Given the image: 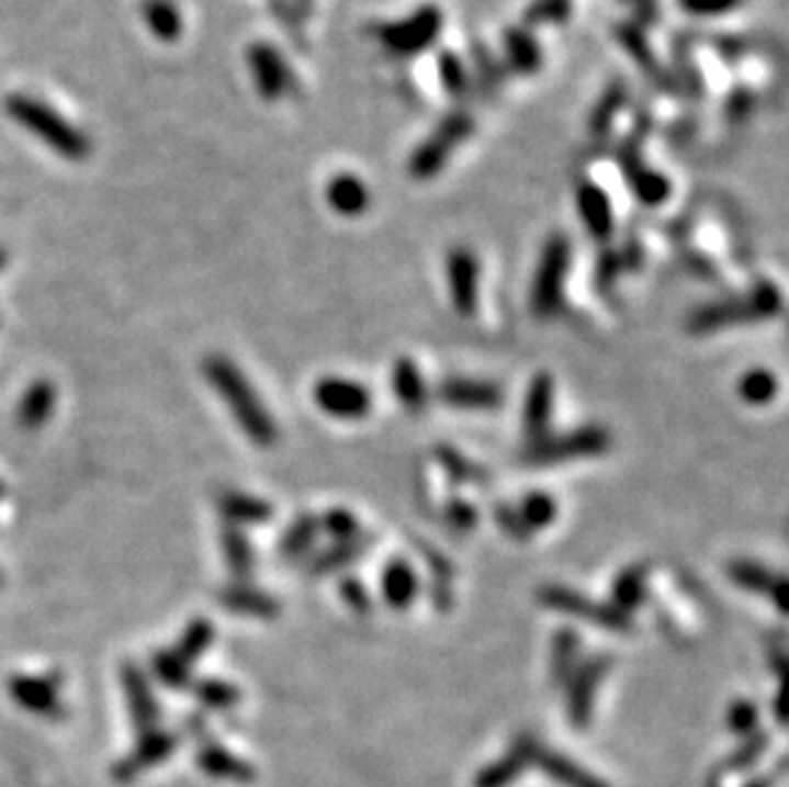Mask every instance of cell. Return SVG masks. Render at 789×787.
Masks as SVG:
<instances>
[{
  "label": "cell",
  "mask_w": 789,
  "mask_h": 787,
  "mask_svg": "<svg viewBox=\"0 0 789 787\" xmlns=\"http://www.w3.org/2000/svg\"><path fill=\"white\" fill-rule=\"evenodd\" d=\"M764 750H767V734H752L748 737V742L731 757V769L752 767L754 762L762 757Z\"/></svg>",
  "instance_id": "46"
},
{
  "label": "cell",
  "mask_w": 789,
  "mask_h": 787,
  "mask_svg": "<svg viewBox=\"0 0 789 787\" xmlns=\"http://www.w3.org/2000/svg\"><path fill=\"white\" fill-rule=\"evenodd\" d=\"M223 606L230 611L248 614V617H273L279 611V604L269 594L251 586H233L223 594Z\"/></svg>",
  "instance_id": "30"
},
{
  "label": "cell",
  "mask_w": 789,
  "mask_h": 787,
  "mask_svg": "<svg viewBox=\"0 0 789 787\" xmlns=\"http://www.w3.org/2000/svg\"><path fill=\"white\" fill-rule=\"evenodd\" d=\"M554 409V381L550 373H537L527 389L525 409H521V425L529 442L546 438Z\"/></svg>",
  "instance_id": "14"
},
{
  "label": "cell",
  "mask_w": 789,
  "mask_h": 787,
  "mask_svg": "<svg viewBox=\"0 0 789 787\" xmlns=\"http://www.w3.org/2000/svg\"><path fill=\"white\" fill-rule=\"evenodd\" d=\"M49 409H52V389L46 384L36 386L34 392H31L21 404L23 425H29V427L42 425L46 419V415H49Z\"/></svg>",
  "instance_id": "41"
},
{
  "label": "cell",
  "mask_w": 789,
  "mask_h": 787,
  "mask_svg": "<svg viewBox=\"0 0 789 787\" xmlns=\"http://www.w3.org/2000/svg\"><path fill=\"white\" fill-rule=\"evenodd\" d=\"M442 517H444V525H450L455 532H471V529L478 525V511H475V506L458 496H452L444 502Z\"/></svg>",
  "instance_id": "40"
},
{
  "label": "cell",
  "mask_w": 789,
  "mask_h": 787,
  "mask_svg": "<svg viewBox=\"0 0 789 787\" xmlns=\"http://www.w3.org/2000/svg\"><path fill=\"white\" fill-rule=\"evenodd\" d=\"M144 19L151 34L161 42H177L182 36V13L171 0H146Z\"/></svg>",
  "instance_id": "29"
},
{
  "label": "cell",
  "mask_w": 789,
  "mask_h": 787,
  "mask_svg": "<svg viewBox=\"0 0 789 787\" xmlns=\"http://www.w3.org/2000/svg\"><path fill=\"white\" fill-rule=\"evenodd\" d=\"M315 404L335 419H363L371 409V392L363 384L340 376H327L315 384Z\"/></svg>",
  "instance_id": "10"
},
{
  "label": "cell",
  "mask_w": 789,
  "mask_h": 787,
  "mask_svg": "<svg viewBox=\"0 0 789 787\" xmlns=\"http://www.w3.org/2000/svg\"><path fill=\"white\" fill-rule=\"evenodd\" d=\"M621 271H623V263H621V256H619V254L606 251L604 256H600V259H598V269H596V279H598L600 290H611V286L616 284V279H619Z\"/></svg>",
  "instance_id": "47"
},
{
  "label": "cell",
  "mask_w": 789,
  "mask_h": 787,
  "mask_svg": "<svg viewBox=\"0 0 789 787\" xmlns=\"http://www.w3.org/2000/svg\"><path fill=\"white\" fill-rule=\"evenodd\" d=\"M744 0H679V8L690 15H702V19H713V15L733 13Z\"/></svg>",
  "instance_id": "44"
},
{
  "label": "cell",
  "mask_w": 789,
  "mask_h": 787,
  "mask_svg": "<svg viewBox=\"0 0 789 787\" xmlns=\"http://www.w3.org/2000/svg\"><path fill=\"white\" fill-rule=\"evenodd\" d=\"M777 376L767 369H754L741 376L739 381V396L752 407H764L777 396Z\"/></svg>",
  "instance_id": "33"
},
{
  "label": "cell",
  "mask_w": 789,
  "mask_h": 787,
  "mask_svg": "<svg viewBox=\"0 0 789 787\" xmlns=\"http://www.w3.org/2000/svg\"><path fill=\"white\" fill-rule=\"evenodd\" d=\"M319 535V521L312 514H302L292 521V527L284 532V540H281V555L284 558H302L312 544H315Z\"/></svg>",
  "instance_id": "32"
},
{
  "label": "cell",
  "mask_w": 789,
  "mask_h": 787,
  "mask_svg": "<svg viewBox=\"0 0 789 787\" xmlns=\"http://www.w3.org/2000/svg\"><path fill=\"white\" fill-rule=\"evenodd\" d=\"M205 373L217 392L223 394V400L228 402V407L236 415L238 425L244 427V432L251 438V442L261 448H269L277 442V425L266 407L261 404L259 396L251 389V384L244 379L236 366L225 358L215 356L205 363Z\"/></svg>",
  "instance_id": "1"
},
{
  "label": "cell",
  "mask_w": 789,
  "mask_h": 787,
  "mask_svg": "<svg viewBox=\"0 0 789 787\" xmlns=\"http://www.w3.org/2000/svg\"><path fill=\"white\" fill-rule=\"evenodd\" d=\"M248 67H251L253 82L263 100L284 98L292 88V72H289L284 57L271 44H251Z\"/></svg>",
  "instance_id": "13"
},
{
  "label": "cell",
  "mask_w": 789,
  "mask_h": 787,
  "mask_svg": "<svg viewBox=\"0 0 789 787\" xmlns=\"http://www.w3.org/2000/svg\"><path fill=\"white\" fill-rule=\"evenodd\" d=\"M623 175L629 177V184L642 205L657 207L669 198V179L662 177L660 171L642 167L636 154H623Z\"/></svg>",
  "instance_id": "21"
},
{
  "label": "cell",
  "mask_w": 789,
  "mask_h": 787,
  "mask_svg": "<svg viewBox=\"0 0 789 787\" xmlns=\"http://www.w3.org/2000/svg\"><path fill=\"white\" fill-rule=\"evenodd\" d=\"M748 787H769V785H767V780H756V783H752Z\"/></svg>",
  "instance_id": "49"
},
{
  "label": "cell",
  "mask_w": 789,
  "mask_h": 787,
  "mask_svg": "<svg viewBox=\"0 0 789 787\" xmlns=\"http://www.w3.org/2000/svg\"><path fill=\"white\" fill-rule=\"evenodd\" d=\"M623 103H627V88H623V85H611V88L606 90V95L600 98L596 111H593V115H590L593 134H606L608 126H611L616 119V113L623 108Z\"/></svg>",
  "instance_id": "35"
},
{
  "label": "cell",
  "mask_w": 789,
  "mask_h": 787,
  "mask_svg": "<svg viewBox=\"0 0 789 787\" xmlns=\"http://www.w3.org/2000/svg\"><path fill=\"white\" fill-rule=\"evenodd\" d=\"M531 765L544 769V773L562 787H608L604 780H598L596 775H590L588 769L577 767L573 760L565 757V754L542 750L539 744L534 750V757H531Z\"/></svg>",
  "instance_id": "20"
},
{
  "label": "cell",
  "mask_w": 789,
  "mask_h": 787,
  "mask_svg": "<svg viewBox=\"0 0 789 787\" xmlns=\"http://www.w3.org/2000/svg\"><path fill=\"white\" fill-rule=\"evenodd\" d=\"M756 723H759V708L752 700H736L729 708V727L733 734L752 737L756 734Z\"/></svg>",
  "instance_id": "42"
},
{
  "label": "cell",
  "mask_w": 789,
  "mask_h": 787,
  "mask_svg": "<svg viewBox=\"0 0 789 787\" xmlns=\"http://www.w3.org/2000/svg\"><path fill=\"white\" fill-rule=\"evenodd\" d=\"M435 458L452 483H463V486H486L488 483V473L452 446H437Z\"/></svg>",
  "instance_id": "26"
},
{
  "label": "cell",
  "mask_w": 789,
  "mask_h": 787,
  "mask_svg": "<svg viewBox=\"0 0 789 787\" xmlns=\"http://www.w3.org/2000/svg\"><path fill=\"white\" fill-rule=\"evenodd\" d=\"M539 604L544 609L565 614V617L588 621V625L616 631V634H629L634 631V621H631L629 614H623L611 606L608 602H596V598L581 594V591L567 588V586H544L539 588Z\"/></svg>",
  "instance_id": "5"
},
{
  "label": "cell",
  "mask_w": 789,
  "mask_h": 787,
  "mask_svg": "<svg viewBox=\"0 0 789 787\" xmlns=\"http://www.w3.org/2000/svg\"><path fill=\"white\" fill-rule=\"evenodd\" d=\"M381 594L394 611H404L419 596V575L406 560H392L381 573Z\"/></svg>",
  "instance_id": "18"
},
{
  "label": "cell",
  "mask_w": 789,
  "mask_h": 787,
  "mask_svg": "<svg viewBox=\"0 0 789 787\" xmlns=\"http://www.w3.org/2000/svg\"><path fill=\"white\" fill-rule=\"evenodd\" d=\"M517 511L521 521H525V527L534 535L537 529H546L557 519V502H554L546 491H529V494L521 498Z\"/></svg>",
  "instance_id": "31"
},
{
  "label": "cell",
  "mask_w": 789,
  "mask_h": 787,
  "mask_svg": "<svg viewBox=\"0 0 789 787\" xmlns=\"http://www.w3.org/2000/svg\"><path fill=\"white\" fill-rule=\"evenodd\" d=\"M494 517L498 521V527L504 529L506 535L511 537V540L517 542H529L531 532L525 527V521H521L517 506H509V504H496L494 509Z\"/></svg>",
  "instance_id": "45"
},
{
  "label": "cell",
  "mask_w": 789,
  "mask_h": 787,
  "mask_svg": "<svg viewBox=\"0 0 789 787\" xmlns=\"http://www.w3.org/2000/svg\"><path fill=\"white\" fill-rule=\"evenodd\" d=\"M577 662H581V637L575 629H560L552 639L550 673L554 685H565Z\"/></svg>",
  "instance_id": "28"
},
{
  "label": "cell",
  "mask_w": 789,
  "mask_h": 787,
  "mask_svg": "<svg viewBox=\"0 0 789 787\" xmlns=\"http://www.w3.org/2000/svg\"><path fill=\"white\" fill-rule=\"evenodd\" d=\"M202 696H205L210 706H230L233 700L238 698V690L230 688V685H225V683L210 681L207 685H202Z\"/></svg>",
  "instance_id": "48"
},
{
  "label": "cell",
  "mask_w": 789,
  "mask_h": 787,
  "mask_svg": "<svg viewBox=\"0 0 789 787\" xmlns=\"http://www.w3.org/2000/svg\"><path fill=\"white\" fill-rule=\"evenodd\" d=\"M478 259L471 248H452L448 256V284L452 307L463 317H471L478 307Z\"/></svg>",
  "instance_id": "11"
},
{
  "label": "cell",
  "mask_w": 789,
  "mask_h": 787,
  "mask_svg": "<svg viewBox=\"0 0 789 787\" xmlns=\"http://www.w3.org/2000/svg\"><path fill=\"white\" fill-rule=\"evenodd\" d=\"M437 400L455 409H475L491 412L504 404V392L494 381H475L463 376H450L437 386Z\"/></svg>",
  "instance_id": "12"
},
{
  "label": "cell",
  "mask_w": 789,
  "mask_h": 787,
  "mask_svg": "<svg viewBox=\"0 0 789 787\" xmlns=\"http://www.w3.org/2000/svg\"><path fill=\"white\" fill-rule=\"evenodd\" d=\"M537 742L531 737H519L509 754L501 760H496L494 765H488L475 780V787H509L517 777L525 773L531 765V757H534Z\"/></svg>",
  "instance_id": "17"
},
{
  "label": "cell",
  "mask_w": 789,
  "mask_h": 787,
  "mask_svg": "<svg viewBox=\"0 0 789 787\" xmlns=\"http://www.w3.org/2000/svg\"><path fill=\"white\" fill-rule=\"evenodd\" d=\"M611 448V435L600 425H583L575 430L554 435V438L529 442V448L521 456V463L531 465V469H546V465H560L570 461H585V458H596L608 453Z\"/></svg>",
  "instance_id": "4"
},
{
  "label": "cell",
  "mask_w": 789,
  "mask_h": 787,
  "mask_svg": "<svg viewBox=\"0 0 789 787\" xmlns=\"http://www.w3.org/2000/svg\"><path fill=\"white\" fill-rule=\"evenodd\" d=\"M221 509L225 519L233 525H263L271 519V504L263 498H256L251 494H240V491H228L221 498Z\"/></svg>",
  "instance_id": "25"
},
{
  "label": "cell",
  "mask_w": 789,
  "mask_h": 787,
  "mask_svg": "<svg viewBox=\"0 0 789 787\" xmlns=\"http://www.w3.org/2000/svg\"><path fill=\"white\" fill-rule=\"evenodd\" d=\"M473 131L475 121L465 111L450 113L448 119L437 126L435 134L429 136L425 144H419L417 151L412 154L409 175L414 179H421V182L440 175V171L448 167L452 151H455L460 144H465L467 138L473 136Z\"/></svg>",
  "instance_id": "7"
},
{
  "label": "cell",
  "mask_w": 789,
  "mask_h": 787,
  "mask_svg": "<svg viewBox=\"0 0 789 787\" xmlns=\"http://www.w3.org/2000/svg\"><path fill=\"white\" fill-rule=\"evenodd\" d=\"M327 205L342 217H361L371 205V192L356 175H338L327 184Z\"/></svg>",
  "instance_id": "19"
},
{
  "label": "cell",
  "mask_w": 789,
  "mask_h": 787,
  "mask_svg": "<svg viewBox=\"0 0 789 787\" xmlns=\"http://www.w3.org/2000/svg\"><path fill=\"white\" fill-rule=\"evenodd\" d=\"M444 15L437 5H421L419 11L398 21H388L376 26L379 42L396 57H414L427 52L442 34Z\"/></svg>",
  "instance_id": "8"
},
{
  "label": "cell",
  "mask_w": 789,
  "mask_h": 787,
  "mask_svg": "<svg viewBox=\"0 0 789 787\" xmlns=\"http://www.w3.org/2000/svg\"><path fill=\"white\" fill-rule=\"evenodd\" d=\"M729 578L736 583L739 588L748 591V594H759V596H767L771 604L777 606L779 611H787V604H785V578L782 575L771 573L769 567H764L759 563H754V560H733V563H729Z\"/></svg>",
  "instance_id": "15"
},
{
  "label": "cell",
  "mask_w": 789,
  "mask_h": 787,
  "mask_svg": "<svg viewBox=\"0 0 789 787\" xmlns=\"http://www.w3.org/2000/svg\"><path fill=\"white\" fill-rule=\"evenodd\" d=\"M210 642H213V627H210L207 621H194V625L184 631L182 644L171 654H174L182 665H190L192 660H198L200 654L207 650Z\"/></svg>",
  "instance_id": "36"
},
{
  "label": "cell",
  "mask_w": 789,
  "mask_h": 787,
  "mask_svg": "<svg viewBox=\"0 0 789 787\" xmlns=\"http://www.w3.org/2000/svg\"><path fill=\"white\" fill-rule=\"evenodd\" d=\"M223 552L225 560H228L230 571L238 575V578H246L253 571V550L251 542L246 540V535L240 532L238 527H225L223 529Z\"/></svg>",
  "instance_id": "34"
},
{
  "label": "cell",
  "mask_w": 789,
  "mask_h": 787,
  "mask_svg": "<svg viewBox=\"0 0 789 787\" xmlns=\"http://www.w3.org/2000/svg\"><path fill=\"white\" fill-rule=\"evenodd\" d=\"M317 521H319V529H325V532L330 535L335 542H350V540H358V537H361L358 519L348 509H330V511H325Z\"/></svg>",
  "instance_id": "37"
},
{
  "label": "cell",
  "mask_w": 789,
  "mask_h": 787,
  "mask_svg": "<svg viewBox=\"0 0 789 787\" xmlns=\"http://www.w3.org/2000/svg\"><path fill=\"white\" fill-rule=\"evenodd\" d=\"M616 34H619L621 44L627 46L631 57H634L639 65L644 67V72H657V59H654V54L650 49V44H646L642 31H639L636 26H627V23H621V26L616 29Z\"/></svg>",
  "instance_id": "38"
},
{
  "label": "cell",
  "mask_w": 789,
  "mask_h": 787,
  "mask_svg": "<svg viewBox=\"0 0 789 787\" xmlns=\"http://www.w3.org/2000/svg\"><path fill=\"white\" fill-rule=\"evenodd\" d=\"M392 386L398 404H402L406 412H412V415H417V412L427 407L429 394H427L425 376H421V371L417 369V363H414L412 358H398L394 363Z\"/></svg>",
  "instance_id": "22"
},
{
  "label": "cell",
  "mask_w": 789,
  "mask_h": 787,
  "mask_svg": "<svg viewBox=\"0 0 789 787\" xmlns=\"http://www.w3.org/2000/svg\"><path fill=\"white\" fill-rule=\"evenodd\" d=\"M782 310V294H779L777 284L759 282L752 290L748 297L723 300L713 302V305H702L695 310L687 319V330L692 335H708L723 327L756 323V319H769Z\"/></svg>",
  "instance_id": "2"
},
{
  "label": "cell",
  "mask_w": 789,
  "mask_h": 787,
  "mask_svg": "<svg viewBox=\"0 0 789 787\" xmlns=\"http://www.w3.org/2000/svg\"><path fill=\"white\" fill-rule=\"evenodd\" d=\"M577 213L593 238L608 240L613 236V207L604 187L596 182H581L577 187Z\"/></svg>",
  "instance_id": "16"
},
{
  "label": "cell",
  "mask_w": 789,
  "mask_h": 787,
  "mask_svg": "<svg viewBox=\"0 0 789 787\" xmlns=\"http://www.w3.org/2000/svg\"><path fill=\"white\" fill-rule=\"evenodd\" d=\"M437 65H440V80L444 85V90H448L452 98H463L467 92V72L460 57L444 52L440 54V61H437Z\"/></svg>",
  "instance_id": "39"
},
{
  "label": "cell",
  "mask_w": 789,
  "mask_h": 787,
  "mask_svg": "<svg viewBox=\"0 0 789 787\" xmlns=\"http://www.w3.org/2000/svg\"><path fill=\"white\" fill-rule=\"evenodd\" d=\"M338 591H340L342 602L348 604L350 611L363 614V617H365V614H371V609H373V598H371V594H369V588H365L363 583L358 581V578H353V575H346V578L340 581Z\"/></svg>",
  "instance_id": "43"
},
{
  "label": "cell",
  "mask_w": 789,
  "mask_h": 787,
  "mask_svg": "<svg viewBox=\"0 0 789 787\" xmlns=\"http://www.w3.org/2000/svg\"><path fill=\"white\" fill-rule=\"evenodd\" d=\"M570 269V240L552 236L539 256V267L531 284V313L539 319H552L562 310V292Z\"/></svg>",
  "instance_id": "6"
},
{
  "label": "cell",
  "mask_w": 789,
  "mask_h": 787,
  "mask_svg": "<svg viewBox=\"0 0 789 787\" xmlns=\"http://www.w3.org/2000/svg\"><path fill=\"white\" fill-rule=\"evenodd\" d=\"M371 542L369 540H350V542H335L332 548H327L319 552V555L309 563V573L312 575H330L338 571H346L348 565H353L361 560L365 552H369Z\"/></svg>",
  "instance_id": "24"
},
{
  "label": "cell",
  "mask_w": 789,
  "mask_h": 787,
  "mask_svg": "<svg viewBox=\"0 0 789 787\" xmlns=\"http://www.w3.org/2000/svg\"><path fill=\"white\" fill-rule=\"evenodd\" d=\"M611 670V654H590L577 662L573 675L567 677V716L575 729H588L596 706V693Z\"/></svg>",
  "instance_id": "9"
},
{
  "label": "cell",
  "mask_w": 789,
  "mask_h": 787,
  "mask_svg": "<svg viewBox=\"0 0 789 787\" xmlns=\"http://www.w3.org/2000/svg\"><path fill=\"white\" fill-rule=\"evenodd\" d=\"M506 42V57H509V65L514 72L519 75H537L539 67H542V52H539V44L531 38V34L521 29H509L504 36Z\"/></svg>",
  "instance_id": "27"
},
{
  "label": "cell",
  "mask_w": 789,
  "mask_h": 787,
  "mask_svg": "<svg viewBox=\"0 0 789 787\" xmlns=\"http://www.w3.org/2000/svg\"><path fill=\"white\" fill-rule=\"evenodd\" d=\"M5 108L8 113H11V119L19 121L21 126H26L31 134H36L65 159L80 161L90 154V142L82 136V131L69 126L49 105L26 95H13L5 100Z\"/></svg>",
  "instance_id": "3"
},
{
  "label": "cell",
  "mask_w": 789,
  "mask_h": 787,
  "mask_svg": "<svg viewBox=\"0 0 789 787\" xmlns=\"http://www.w3.org/2000/svg\"><path fill=\"white\" fill-rule=\"evenodd\" d=\"M646 578H650V567L644 563H634L616 575L613 586H611V606L616 609L629 614L636 611L639 606L644 604L646 598Z\"/></svg>",
  "instance_id": "23"
},
{
  "label": "cell",
  "mask_w": 789,
  "mask_h": 787,
  "mask_svg": "<svg viewBox=\"0 0 789 787\" xmlns=\"http://www.w3.org/2000/svg\"><path fill=\"white\" fill-rule=\"evenodd\" d=\"M3 263H5V254H3V248H0V267H3Z\"/></svg>",
  "instance_id": "50"
}]
</instances>
